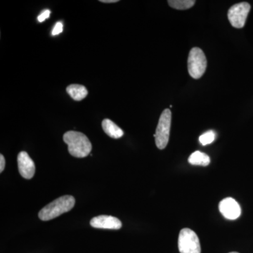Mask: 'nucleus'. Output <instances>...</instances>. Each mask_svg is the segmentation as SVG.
Returning a JSON list of instances; mask_svg holds the SVG:
<instances>
[{
  "label": "nucleus",
  "instance_id": "obj_10",
  "mask_svg": "<svg viewBox=\"0 0 253 253\" xmlns=\"http://www.w3.org/2000/svg\"><path fill=\"white\" fill-rule=\"evenodd\" d=\"M102 128L104 132L113 139H120L124 134L121 128L109 119H104L103 121Z\"/></svg>",
  "mask_w": 253,
  "mask_h": 253
},
{
  "label": "nucleus",
  "instance_id": "obj_8",
  "mask_svg": "<svg viewBox=\"0 0 253 253\" xmlns=\"http://www.w3.org/2000/svg\"><path fill=\"white\" fill-rule=\"evenodd\" d=\"M18 170L25 179H31L36 172V166L26 151H21L18 156Z\"/></svg>",
  "mask_w": 253,
  "mask_h": 253
},
{
  "label": "nucleus",
  "instance_id": "obj_17",
  "mask_svg": "<svg viewBox=\"0 0 253 253\" xmlns=\"http://www.w3.org/2000/svg\"><path fill=\"white\" fill-rule=\"evenodd\" d=\"M5 167V159L3 155H0V172H2Z\"/></svg>",
  "mask_w": 253,
  "mask_h": 253
},
{
  "label": "nucleus",
  "instance_id": "obj_2",
  "mask_svg": "<svg viewBox=\"0 0 253 253\" xmlns=\"http://www.w3.org/2000/svg\"><path fill=\"white\" fill-rule=\"evenodd\" d=\"M76 200L72 196H63L54 200L41 210L38 214L42 221H49L68 212L74 207Z\"/></svg>",
  "mask_w": 253,
  "mask_h": 253
},
{
  "label": "nucleus",
  "instance_id": "obj_18",
  "mask_svg": "<svg viewBox=\"0 0 253 253\" xmlns=\"http://www.w3.org/2000/svg\"><path fill=\"white\" fill-rule=\"evenodd\" d=\"M100 1L103 3H116L118 2V0H100Z\"/></svg>",
  "mask_w": 253,
  "mask_h": 253
},
{
  "label": "nucleus",
  "instance_id": "obj_14",
  "mask_svg": "<svg viewBox=\"0 0 253 253\" xmlns=\"http://www.w3.org/2000/svg\"><path fill=\"white\" fill-rule=\"evenodd\" d=\"M216 134L214 131H208L203 134L202 135L200 136L199 141L201 144L206 146L212 143L215 139Z\"/></svg>",
  "mask_w": 253,
  "mask_h": 253
},
{
  "label": "nucleus",
  "instance_id": "obj_1",
  "mask_svg": "<svg viewBox=\"0 0 253 253\" xmlns=\"http://www.w3.org/2000/svg\"><path fill=\"white\" fill-rule=\"evenodd\" d=\"M63 141L68 145V152L74 157H86L92 149L87 136L79 131H67L63 135Z\"/></svg>",
  "mask_w": 253,
  "mask_h": 253
},
{
  "label": "nucleus",
  "instance_id": "obj_16",
  "mask_svg": "<svg viewBox=\"0 0 253 253\" xmlns=\"http://www.w3.org/2000/svg\"><path fill=\"white\" fill-rule=\"evenodd\" d=\"M50 13L51 12H50L49 10H45V11H43L42 13H41V14L38 16V21H39V22H43V21H45L46 18L49 17Z\"/></svg>",
  "mask_w": 253,
  "mask_h": 253
},
{
  "label": "nucleus",
  "instance_id": "obj_13",
  "mask_svg": "<svg viewBox=\"0 0 253 253\" xmlns=\"http://www.w3.org/2000/svg\"><path fill=\"white\" fill-rule=\"evenodd\" d=\"M168 4L171 7L178 10H186L190 9L196 3L194 0H169Z\"/></svg>",
  "mask_w": 253,
  "mask_h": 253
},
{
  "label": "nucleus",
  "instance_id": "obj_19",
  "mask_svg": "<svg viewBox=\"0 0 253 253\" xmlns=\"http://www.w3.org/2000/svg\"><path fill=\"white\" fill-rule=\"evenodd\" d=\"M236 253V252H232V253Z\"/></svg>",
  "mask_w": 253,
  "mask_h": 253
},
{
  "label": "nucleus",
  "instance_id": "obj_4",
  "mask_svg": "<svg viewBox=\"0 0 253 253\" xmlns=\"http://www.w3.org/2000/svg\"><path fill=\"white\" fill-rule=\"evenodd\" d=\"M207 68V59L202 49L194 47L190 51L188 58V71L194 79H199L204 76Z\"/></svg>",
  "mask_w": 253,
  "mask_h": 253
},
{
  "label": "nucleus",
  "instance_id": "obj_12",
  "mask_svg": "<svg viewBox=\"0 0 253 253\" xmlns=\"http://www.w3.org/2000/svg\"><path fill=\"white\" fill-rule=\"evenodd\" d=\"M189 163L192 166H208L211 163V158L207 154L201 151H195L189 156Z\"/></svg>",
  "mask_w": 253,
  "mask_h": 253
},
{
  "label": "nucleus",
  "instance_id": "obj_6",
  "mask_svg": "<svg viewBox=\"0 0 253 253\" xmlns=\"http://www.w3.org/2000/svg\"><path fill=\"white\" fill-rule=\"evenodd\" d=\"M251 10L248 2L234 4L228 11V18L231 26L236 28H242L246 24V19Z\"/></svg>",
  "mask_w": 253,
  "mask_h": 253
},
{
  "label": "nucleus",
  "instance_id": "obj_7",
  "mask_svg": "<svg viewBox=\"0 0 253 253\" xmlns=\"http://www.w3.org/2000/svg\"><path fill=\"white\" fill-rule=\"evenodd\" d=\"M219 209L221 214L229 220L238 219L241 214V206L232 198L223 199L219 203Z\"/></svg>",
  "mask_w": 253,
  "mask_h": 253
},
{
  "label": "nucleus",
  "instance_id": "obj_9",
  "mask_svg": "<svg viewBox=\"0 0 253 253\" xmlns=\"http://www.w3.org/2000/svg\"><path fill=\"white\" fill-rule=\"evenodd\" d=\"M90 225L96 229L118 230L122 227V222L113 216L100 215L91 219Z\"/></svg>",
  "mask_w": 253,
  "mask_h": 253
},
{
  "label": "nucleus",
  "instance_id": "obj_5",
  "mask_svg": "<svg viewBox=\"0 0 253 253\" xmlns=\"http://www.w3.org/2000/svg\"><path fill=\"white\" fill-rule=\"evenodd\" d=\"M180 253H201V248L197 234L191 229H181L178 239Z\"/></svg>",
  "mask_w": 253,
  "mask_h": 253
},
{
  "label": "nucleus",
  "instance_id": "obj_15",
  "mask_svg": "<svg viewBox=\"0 0 253 253\" xmlns=\"http://www.w3.org/2000/svg\"><path fill=\"white\" fill-rule=\"evenodd\" d=\"M63 31V23L61 22H57L55 25L54 28H53L52 36H57V35L60 34V33H62Z\"/></svg>",
  "mask_w": 253,
  "mask_h": 253
},
{
  "label": "nucleus",
  "instance_id": "obj_3",
  "mask_svg": "<svg viewBox=\"0 0 253 253\" xmlns=\"http://www.w3.org/2000/svg\"><path fill=\"white\" fill-rule=\"evenodd\" d=\"M172 113L169 109H165L161 113L156 134H154L156 144L158 149L163 150L167 146L169 139Z\"/></svg>",
  "mask_w": 253,
  "mask_h": 253
},
{
  "label": "nucleus",
  "instance_id": "obj_11",
  "mask_svg": "<svg viewBox=\"0 0 253 253\" xmlns=\"http://www.w3.org/2000/svg\"><path fill=\"white\" fill-rule=\"evenodd\" d=\"M66 91L72 99L76 101L84 99L88 94V91L85 86L81 84H71L66 88Z\"/></svg>",
  "mask_w": 253,
  "mask_h": 253
}]
</instances>
